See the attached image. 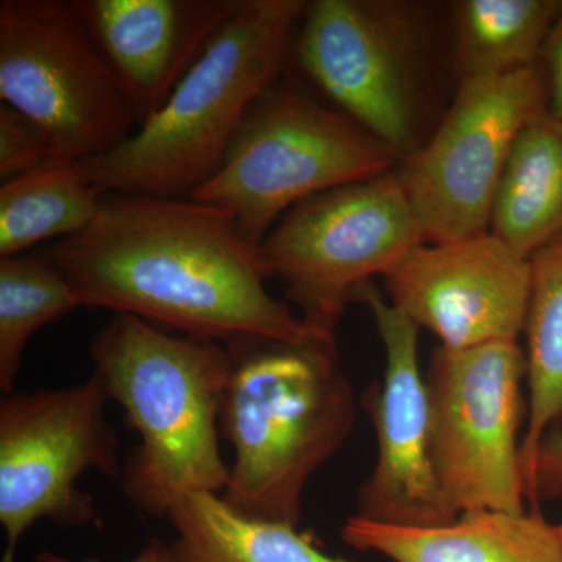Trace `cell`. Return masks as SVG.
<instances>
[{
    "instance_id": "6da1fadb",
    "label": "cell",
    "mask_w": 562,
    "mask_h": 562,
    "mask_svg": "<svg viewBox=\"0 0 562 562\" xmlns=\"http://www.w3.org/2000/svg\"><path fill=\"white\" fill-rule=\"evenodd\" d=\"M46 254L88 308L222 344L336 338L273 297L261 244L243 235L231 211L211 203L109 192L83 232Z\"/></svg>"
},
{
    "instance_id": "7a4b0ae2",
    "label": "cell",
    "mask_w": 562,
    "mask_h": 562,
    "mask_svg": "<svg viewBox=\"0 0 562 562\" xmlns=\"http://www.w3.org/2000/svg\"><path fill=\"white\" fill-rule=\"evenodd\" d=\"M90 353L92 373L139 436L121 479L135 508L166 519L184 495L222 494L231 480L220 447L232 368L227 346L114 313Z\"/></svg>"
},
{
    "instance_id": "3957f363",
    "label": "cell",
    "mask_w": 562,
    "mask_h": 562,
    "mask_svg": "<svg viewBox=\"0 0 562 562\" xmlns=\"http://www.w3.org/2000/svg\"><path fill=\"white\" fill-rule=\"evenodd\" d=\"M225 346L232 368L221 431L235 462L222 501L251 519L297 527L306 484L338 453L357 417L336 338Z\"/></svg>"
},
{
    "instance_id": "277c9868",
    "label": "cell",
    "mask_w": 562,
    "mask_h": 562,
    "mask_svg": "<svg viewBox=\"0 0 562 562\" xmlns=\"http://www.w3.org/2000/svg\"><path fill=\"white\" fill-rule=\"evenodd\" d=\"M305 0H241L168 101L116 149L79 161L103 194L190 199L224 161L251 103L281 79Z\"/></svg>"
},
{
    "instance_id": "5b68a950",
    "label": "cell",
    "mask_w": 562,
    "mask_h": 562,
    "mask_svg": "<svg viewBox=\"0 0 562 562\" xmlns=\"http://www.w3.org/2000/svg\"><path fill=\"white\" fill-rule=\"evenodd\" d=\"M436 21L412 0H314L297 36L303 72L392 151L419 149L431 106Z\"/></svg>"
},
{
    "instance_id": "8992f818",
    "label": "cell",
    "mask_w": 562,
    "mask_h": 562,
    "mask_svg": "<svg viewBox=\"0 0 562 562\" xmlns=\"http://www.w3.org/2000/svg\"><path fill=\"white\" fill-rule=\"evenodd\" d=\"M395 165L357 122L280 79L251 103L220 169L190 199L231 211L243 235L262 244L299 203Z\"/></svg>"
},
{
    "instance_id": "52a82bcc",
    "label": "cell",
    "mask_w": 562,
    "mask_h": 562,
    "mask_svg": "<svg viewBox=\"0 0 562 562\" xmlns=\"http://www.w3.org/2000/svg\"><path fill=\"white\" fill-rule=\"evenodd\" d=\"M0 99L36 125L55 161L109 154L139 127L74 0L0 2Z\"/></svg>"
},
{
    "instance_id": "ba28073f",
    "label": "cell",
    "mask_w": 562,
    "mask_h": 562,
    "mask_svg": "<svg viewBox=\"0 0 562 562\" xmlns=\"http://www.w3.org/2000/svg\"><path fill=\"white\" fill-rule=\"evenodd\" d=\"M527 355L517 341L431 353V462L447 509L527 513L520 457Z\"/></svg>"
},
{
    "instance_id": "9c48e42d",
    "label": "cell",
    "mask_w": 562,
    "mask_h": 562,
    "mask_svg": "<svg viewBox=\"0 0 562 562\" xmlns=\"http://www.w3.org/2000/svg\"><path fill=\"white\" fill-rule=\"evenodd\" d=\"M424 243L394 169L288 211L261 247L272 279L313 328L336 336L355 292Z\"/></svg>"
},
{
    "instance_id": "30bf717a",
    "label": "cell",
    "mask_w": 562,
    "mask_h": 562,
    "mask_svg": "<svg viewBox=\"0 0 562 562\" xmlns=\"http://www.w3.org/2000/svg\"><path fill=\"white\" fill-rule=\"evenodd\" d=\"M99 376L60 390L11 392L0 402V525L2 562L40 520L85 527L98 520L90 492L77 490L88 471L122 479L120 438L106 417Z\"/></svg>"
},
{
    "instance_id": "8fae6325",
    "label": "cell",
    "mask_w": 562,
    "mask_h": 562,
    "mask_svg": "<svg viewBox=\"0 0 562 562\" xmlns=\"http://www.w3.org/2000/svg\"><path fill=\"white\" fill-rule=\"evenodd\" d=\"M546 111L549 88L541 63L458 80L435 131L394 168L424 243L490 232L492 203L514 143Z\"/></svg>"
},
{
    "instance_id": "7c38bea8",
    "label": "cell",
    "mask_w": 562,
    "mask_h": 562,
    "mask_svg": "<svg viewBox=\"0 0 562 562\" xmlns=\"http://www.w3.org/2000/svg\"><path fill=\"white\" fill-rule=\"evenodd\" d=\"M353 302L371 310L386 366L382 382L362 392L376 435V462L357 492L361 519L395 527L452 524L431 462L430 397L419 361V327L372 283Z\"/></svg>"
},
{
    "instance_id": "4fadbf2b",
    "label": "cell",
    "mask_w": 562,
    "mask_h": 562,
    "mask_svg": "<svg viewBox=\"0 0 562 562\" xmlns=\"http://www.w3.org/2000/svg\"><path fill=\"white\" fill-rule=\"evenodd\" d=\"M383 280L391 305L447 349L517 341L524 333L530 260L491 232L422 243Z\"/></svg>"
},
{
    "instance_id": "5bb4252c",
    "label": "cell",
    "mask_w": 562,
    "mask_h": 562,
    "mask_svg": "<svg viewBox=\"0 0 562 562\" xmlns=\"http://www.w3.org/2000/svg\"><path fill=\"white\" fill-rule=\"evenodd\" d=\"M241 0H74L138 125L165 105ZM138 127V128H139Z\"/></svg>"
},
{
    "instance_id": "9a60e30c",
    "label": "cell",
    "mask_w": 562,
    "mask_h": 562,
    "mask_svg": "<svg viewBox=\"0 0 562 562\" xmlns=\"http://www.w3.org/2000/svg\"><path fill=\"white\" fill-rule=\"evenodd\" d=\"M341 539L392 562H562L557 525L538 509L524 514H462L442 527L383 525L351 516Z\"/></svg>"
},
{
    "instance_id": "2e32d148",
    "label": "cell",
    "mask_w": 562,
    "mask_h": 562,
    "mask_svg": "<svg viewBox=\"0 0 562 562\" xmlns=\"http://www.w3.org/2000/svg\"><path fill=\"white\" fill-rule=\"evenodd\" d=\"M490 232L528 260L562 238V121L550 111L517 136L495 191Z\"/></svg>"
},
{
    "instance_id": "e0dca14e",
    "label": "cell",
    "mask_w": 562,
    "mask_h": 562,
    "mask_svg": "<svg viewBox=\"0 0 562 562\" xmlns=\"http://www.w3.org/2000/svg\"><path fill=\"white\" fill-rule=\"evenodd\" d=\"M166 520L176 562H351L322 552L294 525L243 516L213 492L184 495Z\"/></svg>"
},
{
    "instance_id": "ac0fdd59",
    "label": "cell",
    "mask_w": 562,
    "mask_h": 562,
    "mask_svg": "<svg viewBox=\"0 0 562 562\" xmlns=\"http://www.w3.org/2000/svg\"><path fill=\"white\" fill-rule=\"evenodd\" d=\"M450 10L457 79H482L539 65L562 0H460Z\"/></svg>"
},
{
    "instance_id": "d6986e66",
    "label": "cell",
    "mask_w": 562,
    "mask_h": 562,
    "mask_svg": "<svg viewBox=\"0 0 562 562\" xmlns=\"http://www.w3.org/2000/svg\"><path fill=\"white\" fill-rule=\"evenodd\" d=\"M530 266L524 327L530 403L520 443L527 494L539 447L562 420V238L532 255Z\"/></svg>"
},
{
    "instance_id": "ffe728a7",
    "label": "cell",
    "mask_w": 562,
    "mask_h": 562,
    "mask_svg": "<svg viewBox=\"0 0 562 562\" xmlns=\"http://www.w3.org/2000/svg\"><path fill=\"white\" fill-rule=\"evenodd\" d=\"M79 162L52 161L0 187V258L27 254L54 238L83 232L101 209Z\"/></svg>"
},
{
    "instance_id": "44dd1931",
    "label": "cell",
    "mask_w": 562,
    "mask_h": 562,
    "mask_svg": "<svg viewBox=\"0 0 562 562\" xmlns=\"http://www.w3.org/2000/svg\"><path fill=\"white\" fill-rule=\"evenodd\" d=\"M83 306L79 292L47 254L0 258V390L14 392L36 331Z\"/></svg>"
},
{
    "instance_id": "7402d4cb",
    "label": "cell",
    "mask_w": 562,
    "mask_h": 562,
    "mask_svg": "<svg viewBox=\"0 0 562 562\" xmlns=\"http://www.w3.org/2000/svg\"><path fill=\"white\" fill-rule=\"evenodd\" d=\"M55 161L43 133L20 111L0 105V181L5 183Z\"/></svg>"
},
{
    "instance_id": "603a6c76",
    "label": "cell",
    "mask_w": 562,
    "mask_h": 562,
    "mask_svg": "<svg viewBox=\"0 0 562 562\" xmlns=\"http://www.w3.org/2000/svg\"><path fill=\"white\" fill-rule=\"evenodd\" d=\"M527 498L532 508L539 501H562V431L550 432L539 447Z\"/></svg>"
},
{
    "instance_id": "cb8c5ba5",
    "label": "cell",
    "mask_w": 562,
    "mask_h": 562,
    "mask_svg": "<svg viewBox=\"0 0 562 562\" xmlns=\"http://www.w3.org/2000/svg\"><path fill=\"white\" fill-rule=\"evenodd\" d=\"M539 63L549 88V111L562 121V11L543 43Z\"/></svg>"
},
{
    "instance_id": "d4e9b609",
    "label": "cell",
    "mask_w": 562,
    "mask_h": 562,
    "mask_svg": "<svg viewBox=\"0 0 562 562\" xmlns=\"http://www.w3.org/2000/svg\"><path fill=\"white\" fill-rule=\"evenodd\" d=\"M35 562H102L98 558H88V560H70V558L61 557L54 552H41L36 554ZM128 562H176L173 561L169 547L160 539H150L140 552Z\"/></svg>"
},
{
    "instance_id": "484cf974",
    "label": "cell",
    "mask_w": 562,
    "mask_h": 562,
    "mask_svg": "<svg viewBox=\"0 0 562 562\" xmlns=\"http://www.w3.org/2000/svg\"><path fill=\"white\" fill-rule=\"evenodd\" d=\"M557 532H558V538H560V541L562 543V524L557 525Z\"/></svg>"
}]
</instances>
